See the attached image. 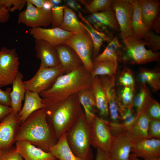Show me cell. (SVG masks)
I'll use <instances>...</instances> for the list:
<instances>
[{
  "label": "cell",
  "mask_w": 160,
  "mask_h": 160,
  "mask_svg": "<svg viewBox=\"0 0 160 160\" xmlns=\"http://www.w3.org/2000/svg\"><path fill=\"white\" fill-rule=\"evenodd\" d=\"M139 0L143 22L146 28L151 30L153 22L160 15V1L152 0Z\"/></svg>",
  "instance_id": "25"
},
{
  "label": "cell",
  "mask_w": 160,
  "mask_h": 160,
  "mask_svg": "<svg viewBox=\"0 0 160 160\" xmlns=\"http://www.w3.org/2000/svg\"><path fill=\"white\" fill-rule=\"evenodd\" d=\"M124 44V63L143 64L159 60V52H154L147 49L146 42L143 40L129 36L122 39Z\"/></svg>",
  "instance_id": "5"
},
{
  "label": "cell",
  "mask_w": 160,
  "mask_h": 160,
  "mask_svg": "<svg viewBox=\"0 0 160 160\" xmlns=\"http://www.w3.org/2000/svg\"><path fill=\"white\" fill-rule=\"evenodd\" d=\"M131 155L143 159L160 157V139H146L133 143Z\"/></svg>",
  "instance_id": "17"
},
{
  "label": "cell",
  "mask_w": 160,
  "mask_h": 160,
  "mask_svg": "<svg viewBox=\"0 0 160 160\" xmlns=\"http://www.w3.org/2000/svg\"><path fill=\"white\" fill-rule=\"evenodd\" d=\"M141 112L145 113L150 119L160 120V104L152 98L149 92Z\"/></svg>",
  "instance_id": "35"
},
{
  "label": "cell",
  "mask_w": 160,
  "mask_h": 160,
  "mask_svg": "<svg viewBox=\"0 0 160 160\" xmlns=\"http://www.w3.org/2000/svg\"><path fill=\"white\" fill-rule=\"evenodd\" d=\"M65 73L60 65L52 68L40 65L34 76L23 82L26 89L39 94L49 89L58 76Z\"/></svg>",
  "instance_id": "6"
},
{
  "label": "cell",
  "mask_w": 160,
  "mask_h": 160,
  "mask_svg": "<svg viewBox=\"0 0 160 160\" xmlns=\"http://www.w3.org/2000/svg\"><path fill=\"white\" fill-rule=\"evenodd\" d=\"M1 152H2V150L0 149V156L1 155Z\"/></svg>",
  "instance_id": "55"
},
{
  "label": "cell",
  "mask_w": 160,
  "mask_h": 160,
  "mask_svg": "<svg viewBox=\"0 0 160 160\" xmlns=\"http://www.w3.org/2000/svg\"><path fill=\"white\" fill-rule=\"evenodd\" d=\"M23 74L19 72L12 83L10 94L11 107L14 113L18 114L22 108V101L24 100L26 91L23 81Z\"/></svg>",
  "instance_id": "28"
},
{
  "label": "cell",
  "mask_w": 160,
  "mask_h": 160,
  "mask_svg": "<svg viewBox=\"0 0 160 160\" xmlns=\"http://www.w3.org/2000/svg\"><path fill=\"white\" fill-rule=\"evenodd\" d=\"M25 140L43 151L49 152L57 142L47 119L45 109L37 110L31 114L18 129L16 141Z\"/></svg>",
  "instance_id": "2"
},
{
  "label": "cell",
  "mask_w": 160,
  "mask_h": 160,
  "mask_svg": "<svg viewBox=\"0 0 160 160\" xmlns=\"http://www.w3.org/2000/svg\"><path fill=\"white\" fill-rule=\"evenodd\" d=\"M79 17L85 23L80 21L81 25L89 34L92 40L94 48L92 57L94 59L99 55L103 41L108 43L112 39L104 33L96 29L83 15H80Z\"/></svg>",
  "instance_id": "26"
},
{
  "label": "cell",
  "mask_w": 160,
  "mask_h": 160,
  "mask_svg": "<svg viewBox=\"0 0 160 160\" xmlns=\"http://www.w3.org/2000/svg\"><path fill=\"white\" fill-rule=\"evenodd\" d=\"M17 151L23 160H53L55 159L49 152L45 151L25 140L16 141Z\"/></svg>",
  "instance_id": "21"
},
{
  "label": "cell",
  "mask_w": 160,
  "mask_h": 160,
  "mask_svg": "<svg viewBox=\"0 0 160 160\" xmlns=\"http://www.w3.org/2000/svg\"><path fill=\"white\" fill-rule=\"evenodd\" d=\"M79 102L83 107L87 119L91 122L97 112L92 88L84 89L77 93Z\"/></svg>",
  "instance_id": "29"
},
{
  "label": "cell",
  "mask_w": 160,
  "mask_h": 160,
  "mask_svg": "<svg viewBox=\"0 0 160 160\" xmlns=\"http://www.w3.org/2000/svg\"><path fill=\"white\" fill-rule=\"evenodd\" d=\"M53 160H58V159H54Z\"/></svg>",
  "instance_id": "56"
},
{
  "label": "cell",
  "mask_w": 160,
  "mask_h": 160,
  "mask_svg": "<svg viewBox=\"0 0 160 160\" xmlns=\"http://www.w3.org/2000/svg\"><path fill=\"white\" fill-rule=\"evenodd\" d=\"M47 122L57 139L76 123L83 112L77 93L62 101L42 98Z\"/></svg>",
  "instance_id": "1"
},
{
  "label": "cell",
  "mask_w": 160,
  "mask_h": 160,
  "mask_svg": "<svg viewBox=\"0 0 160 160\" xmlns=\"http://www.w3.org/2000/svg\"><path fill=\"white\" fill-rule=\"evenodd\" d=\"M133 107L119 108V112L121 122L120 127L122 132L129 129L136 120L137 116L133 110Z\"/></svg>",
  "instance_id": "36"
},
{
  "label": "cell",
  "mask_w": 160,
  "mask_h": 160,
  "mask_svg": "<svg viewBox=\"0 0 160 160\" xmlns=\"http://www.w3.org/2000/svg\"><path fill=\"white\" fill-rule=\"evenodd\" d=\"M12 89L8 87L5 90L0 87V104L4 106L11 107L10 94Z\"/></svg>",
  "instance_id": "43"
},
{
  "label": "cell",
  "mask_w": 160,
  "mask_h": 160,
  "mask_svg": "<svg viewBox=\"0 0 160 160\" xmlns=\"http://www.w3.org/2000/svg\"><path fill=\"white\" fill-rule=\"evenodd\" d=\"M26 1L25 9L21 11L18 16L17 22L31 28L47 27L51 24V11L39 9Z\"/></svg>",
  "instance_id": "11"
},
{
  "label": "cell",
  "mask_w": 160,
  "mask_h": 160,
  "mask_svg": "<svg viewBox=\"0 0 160 160\" xmlns=\"http://www.w3.org/2000/svg\"><path fill=\"white\" fill-rule=\"evenodd\" d=\"M64 43L74 50L81 59L86 70L91 74L93 70L92 56L94 46L89 34L87 31L74 33Z\"/></svg>",
  "instance_id": "7"
},
{
  "label": "cell",
  "mask_w": 160,
  "mask_h": 160,
  "mask_svg": "<svg viewBox=\"0 0 160 160\" xmlns=\"http://www.w3.org/2000/svg\"><path fill=\"white\" fill-rule=\"evenodd\" d=\"M49 152L59 160H83L76 156L72 152L67 143L65 132L50 148Z\"/></svg>",
  "instance_id": "30"
},
{
  "label": "cell",
  "mask_w": 160,
  "mask_h": 160,
  "mask_svg": "<svg viewBox=\"0 0 160 160\" xmlns=\"http://www.w3.org/2000/svg\"><path fill=\"white\" fill-rule=\"evenodd\" d=\"M9 11L6 7L0 9V23L7 22L10 17Z\"/></svg>",
  "instance_id": "46"
},
{
  "label": "cell",
  "mask_w": 160,
  "mask_h": 160,
  "mask_svg": "<svg viewBox=\"0 0 160 160\" xmlns=\"http://www.w3.org/2000/svg\"><path fill=\"white\" fill-rule=\"evenodd\" d=\"M115 75L111 76H100V81L105 92L108 104L110 121L115 123L121 122L117 95L115 88Z\"/></svg>",
  "instance_id": "14"
},
{
  "label": "cell",
  "mask_w": 160,
  "mask_h": 160,
  "mask_svg": "<svg viewBox=\"0 0 160 160\" xmlns=\"http://www.w3.org/2000/svg\"><path fill=\"white\" fill-rule=\"evenodd\" d=\"M134 7L132 20L133 36L143 40L148 47L155 46L158 42L160 36L145 26L142 20L139 0H131Z\"/></svg>",
  "instance_id": "13"
},
{
  "label": "cell",
  "mask_w": 160,
  "mask_h": 160,
  "mask_svg": "<svg viewBox=\"0 0 160 160\" xmlns=\"http://www.w3.org/2000/svg\"><path fill=\"white\" fill-rule=\"evenodd\" d=\"M124 56V46L117 36L113 37L101 54L93 59L92 61L100 62L111 60L123 63Z\"/></svg>",
  "instance_id": "24"
},
{
  "label": "cell",
  "mask_w": 160,
  "mask_h": 160,
  "mask_svg": "<svg viewBox=\"0 0 160 160\" xmlns=\"http://www.w3.org/2000/svg\"><path fill=\"white\" fill-rule=\"evenodd\" d=\"M133 143L125 132L114 135L109 152L112 160H131Z\"/></svg>",
  "instance_id": "18"
},
{
  "label": "cell",
  "mask_w": 160,
  "mask_h": 160,
  "mask_svg": "<svg viewBox=\"0 0 160 160\" xmlns=\"http://www.w3.org/2000/svg\"><path fill=\"white\" fill-rule=\"evenodd\" d=\"M160 139V120L150 119L149 123L148 139Z\"/></svg>",
  "instance_id": "41"
},
{
  "label": "cell",
  "mask_w": 160,
  "mask_h": 160,
  "mask_svg": "<svg viewBox=\"0 0 160 160\" xmlns=\"http://www.w3.org/2000/svg\"><path fill=\"white\" fill-rule=\"evenodd\" d=\"M20 62L15 48L2 47L0 50V87L12 84L19 72Z\"/></svg>",
  "instance_id": "8"
},
{
  "label": "cell",
  "mask_w": 160,
  "mask_h": 160,
  "mask_svg": "<svg viewBox=\"0 0 160 160\" xmlns=\"http://www.w3.org/2000/svg\"><path fill=\"white\" fill-rule=\"evenodd\" d=\"M65 5L54 6L51 10V28H59L64 16Z\"/></svg>",
  "instance_id": "39"
},
{
  "label": "cell",
  "mask_w": 160,
  "mask_h": 160,
  "mask_svg": "<svg viewBox=\"0 0 160 160\" xmlns=\"http://www.w3.org/2000/svg\"><path fill=\"white\" fill-rule=\"evenodd\" d=\"M0 160H23L17 151L15 146L2 150Z\"/></svg>",
  "instance_id": "42"
},
{
  "label": "cell",
  "mask_w": 160,
  "mask_h": 160,
  "mask_svg": "<svg viewBox=\"0 0 160 160\" xmlns=\"http://www.w3.org/2000/svg\"><path fill=\"white\" fill-rule=\"evenodd\" d=\"M93 71L91 74L93 78L96 76H111L115 75L118 67L117 62L111 60L100 62L92 61Z\"/></svg>",
  "instance_id": "32"
},
{
  "label": "cell",
  "mask_w": 160,
  "mask_h": 160,
  "mask_svg": "<svg viewBox=\"0 0 160 160\" xmlns=\"http://www.w3.org/2000/svg\"><path fill=\"white\" fill-rule=\"evenodd\" d=\"M27 1L37 8L42 9L45 0H27Z\"/></svg>",
  "instance_id": "50"
},
{
  "label": "cell",
  "mask_w": 160,
  "mask_h": 160,
  "mask_svg": "<svg viewBox=\"0 0 160 160\" xmlns=\"http://www.w3.org/2000/svg\"><path fill=\"white\" fill-rule=\"evenodd\" d=\"M139 79L141 84L150 85L155 91L160 89V73L144 68H141Z\"/></svg>",
  "instance_id": "33"
},
{
  "label": "cell",
  "mask_w": 160,
  "mask_h": 160,
  "mask_svg": "<svg viewBox=\"0 0 160 160\" xmlns=\"http://www.w3.org/2000/svg\"><path fill=\"white\" fill-rule=\"evenodd\" d=\"M65 31L74 33L85 32L74 11L65 5L62 23L59 27Z\"/></svg>",
  "instance_id": "31"
},
{
  "label": "cell",
  "mask_w": 160,
  "mask_h": 160,
  "mask_svg": "<svg viewBox=\"0 0 160 160\" xmlns=\"http://www.w3.org/2000/svg\"><path fill=\"white\" fill-rule=\"evenodd\" d=\"M95 160H112L109 152L97 149Z\"/></svg>",
  "instance_id": "45"
},
{
  "label": "cell",
  "mask_w": 160,
  "mask_h": 160,
  "mask_svg": "<svg viewBox=\"0 0 160 160\" xmlns=\"http://www.w3.org/2000/svg\"><path fill=\"white\" fill-rule=\"evenodd\" d=\"M130 159L131 160H160V157L151 159H144L133 156L130 155Z\"/></svg>",
  "instance_id": "52"
},
{
  "label": "cell",
  "mask_w": 160,
  "mask_h": 160,
  "mask_svg": "<svg viewBox=\"0 0 160 160\" xmlns=\"http://www.w3.org/2000/svg\"><path fill=\"white\" fill-rule=\"evenodd\" d=\"M92 88L94 95L97 112L103 118L109 116L108 104L106 95L99 77L93 79Z\"/></svg>",
  "instance_id": "27"
},
{
  "label": "cell",
  "mask_w": 160,
  "mask_h": 160,
  "mask_svg": "<svg viewBox=\"0 0 160 160\" xmlns=\"http://www.w3.org/2000/svg\"><path fill=\"white\" fill-rule=\"evenodd\" d=\"M34 42L36 56L41 60L40 65L52 68L60 65L55 47L41 40L35 39Z\"/></svg>",
  "instance_id": "19"
},
{
  "label": "cell",
  "mask_w": 160,
  "mask_h": 160,
  "mask_svg": "<svg viewBox=\"0 0 160 160\" xmlns=\"http://www.w3.org/2000/svg\"><path fill=\"white\" fill-rule=\"evenodd\" d=\"M160 18L159 16L153 22L151 27V30H153L155 33L159 34L160 33Z\"/></svg>",
  "instance_id": "49"
},
{
  "label": "cell",
  "mask_w": 160,
  "mask_h": 160,
  "mask_svg": "<svg viewBox=\"0 0 160 160\" xmlns=\"http://www.w3.org/2000/svg\"><path fill=\"white\" fill-rule=\"evenodd\" d=\"M149 92L146 84H141L140 90L133 100V106L136 108L137 116L141 111Z\"/></svg>",
  "instance_id": "38"
},
{
  "label": "cell",
  "mask_w": 160,
  "mask_h": 160,
  "mask_svg": "<svg viewBox=\"0 0 160 160\" xmlns=\"http://www.w3.org/2000/svg\"><path fill=\"white\" fill-rule=\"evenodd\" d=\"M93 79L82 65L70 73L58 76L50 87L39 94L43 99L63 100L81 90L91 88Z\"/></svg>",
  "instance_id": "3"
},
{
  "label": "cell",
  "mask_w": 160,
  "mask_h": 160,
  "mask_svg": "<svg viewBox=\"0 0 160 160\" xmlns=\"http://www.w3.org/2000/svg\"><path fill=\"white\" fill-rule=\"evenodd\" d=\"M51 1L54 6H60L61 3L62 1L61 0H51Z\"/></svg>",
  "instance_id": "53"
},
{
  "label": "cell",
  "mask_w": 160,
  "mask_h": 160,
  "mask_svg": "<svg viewBox=\"0 0 160 160\" xmlns=\"http://www.w3.org/2000/svg\"><path fill=\"white\" fill-rule=\"evenodd\" d=\"M67 7L76 11L77 12H80L79 10L81 9V6L75 0H65Z\"/></svg>",
  "instance_id": "48"
},
{
  "label": "cell",
  "mask_w": 160,
  "mask_h": 160,
  "mask_svg": "<svg viewBox=\"0 0 160 160\" xmlns=\"http://www.w3.org/2000/svg\"><path fill=\"white\" fill-rule=\"evenodd\" d=\"M135 122L125 132L134 143L148 139V131L150 118L144 113L141 112L137 116Z\"/></svg>",
  "instance_id": "22"
},
{
  "label": "cell",
  "mask_w": 160,
  "mask_h": 160,
  "mask_svg": "<svg viewBox=\"0 0 160 160\" xmlns=\"http://www.w3.org/2000/svg\"><path fill=\"white\" fill-rule=\"evenodd\" d=\"M94 27L110 37L112 35L108 29V27L116 31H119V27L113 11L109 10L92 13L87 19Z\"/></svg>",
  "instance_id": "16"
},
{
  "label": "cell",
  "mask_w": 160,
  "mask_h": 160,
  "mask_svg": "<svg viewBox=\"0 0 160 160\" xmlns=\"http://www.w3.org/2000/svg\"><path fill=\"white\" fill-rule=\"evenodd\" d=\"M24 104L18 114L22 123L34 111L45 108L39 93L26 89Z\"/></svg>",
  "instance_id": "23"
},
{
  "label": "cell",
  "mask_w": 160,
  "mask_h": 160,
  "mask_svg": "<svg viewBox=\"0 0 160 160\" xmlns=\"http://www.w3.org/2000/svg\"><path fill=\"white\" fill-rule=\"evenodd\" d=\"M91 124L84 111L74 124L66 132L68 145L73 154L83 160H93L91 148Z\"/></svg>",
  "instance_id": "4"
},
{
  "label": "cell",
  "mask_w": 160,
  "mask_h": 160,
  "mask_svg": "<svg viewBox=\"0 0 160 160\" xmlns=\"http://www.w3.org/2000/svg\"><path fill=\"white\" fill-rule=\"evenodd\" d=\"M113 1L93 0L88 4L83 0L79 1L85 5L89 11L92 14L111 9V6Z\"/></svg>",
  "instance_id": "37"
},
{
  "label": "cell",
  "mask_w": 160,
  "mask_h": 160,
  "mask_svg": "<svg viewBox=\"0 0 160 160\" xmlns=\"http://www.w3.org/2000/svg\"><path fill=\"white\" fill-rule=\"evenodd\" d=\"M111 8L119 25L121 38L122 39L128 36H133L132 20L134 7L131 0H113Z\"/></svg>",
  "instance_id": "10"
},
{
  "label": "cell",
  "mask_w": 160,
  "mask_h": 160,
  "mask_svg": "<svg viewBox=\"0 0 160 160\" xmlns=\"http://www.w3.org/2000/svg\"><path fill=\"white\" fill-rule=\"evenodd\" d=\"M5 0H0V9L6 7Z\"/></svg>",
  "instance_id": "54"
},
{
  "label": "cell",
  "mask_w": 160,
  "mask_h": 160,
  "mask_svg": "<svg viewBox=\"0 0 160 160\" xmlns=\"http://www.w3.org/2000/svg\"><path fill=\"white\" fill-rule=\"evenodd\" d=\"M28 31L35 39L44 41L55 47L64 43L70 36L74 33L65 31L60 28H31Z\"/></svg>",
  "instance_id": "15"
},
{
  "label": "cell",
  "mask_w": 160,
  "mask_h": 160,
  "mask_svg": "<svg viewBox=\"0 0 160 160\" xmlns=\"http://www.w3.org/2000/svg\"><path fill=\"white\" fill-rule=\"evenodd\" d=\"M53 6L51 0H45L43 7L42 9L48 11H51Z\"/></svg>",
  "instance_id": "51"
},
{
  "label": "cell",
  "mask_w": 160,
  "mask_h": 160,
  "mask_svg": "<svg viewBox=\"0 0 160 160\" xmlns=\"http://www.w3.org/2000/svg\"><path fill=\"white\" fill-rule=\"evenodd\" d=\"M26 4V0H13L12 6L9 10L10 12L21 10Z\"/></svg>",
  "instance_id": "44"
},
{
  "label": "cell",
  "mask_w": 160,
  "mask_h": 160,
  "mask_svg": "<svg viewBox=\"0 0 160 160\" xmlns=\"http://www.w3.org/2000/svg\"><path fill=\"white\" fill-rule=\"evenodd\" d=\"M12 111L11 107L4 106L0 104V121Z\"/></svg>",
  "instance_id": "47"
},
{
  "label": "cell",
  "mask_w": 160,
  "mask_h": 160,
  "mask_svg": "<svg viewBox=\"0 0 160 160\" xmlns=\"http://www.w3.org/2000/svg\"><path fill=\"white\" fill-rule=\"evenodd\" d=\"M119 84L122 87L134 86L135 80L132 71L127 67H124L119 76Z\"/></svg>",
  "instance_id": "40"
},
{
  "label": "cell",
  "mask_w": 160,
  "mask_h": 160,
  "mask_svg": "<svg viewBox=\"0 0 160 160\" xmlns=\"http://www.w3.org/2000/svg\"><path fill=\"white\" fill-rule=\"evenodd\" d=\"M55 47L60 65L65 73H70L83 65L79 57L69 46L63 43Z\"/></svg>",
  "instance_id": "20"
},
{
  "label": "cell",
  "mask_w": 160,
  "mask_h": 160,
  "mask_svg": "<svg viewBox=\"0 0 160 160\" xmlns=\"http://www.w3.org/2000/svg\"><path fill=\"white\" fill-rule=\"evenodd\" d=\"M91 124V146L110 152L113 136L108 121L96 116L92 121Z\"/></svg>",
  "instance_id": "9"
},
{
  "label": "cell",
  "mask_w": 160,
  "mask_h": 160,
  "mask_svg": "<svg viewBox=\"0 0 160 160\" xmlns=\"http://www.w3.org/2000/svg\"><path fill=\"white\" fill-rule=\"evenodd\" d=\"M22 122L18 114L13 111L0 121V149L14 146L19 128Z\"/></svg>",
  "instance_id": "12"
},
{
  "label": "cell",
  "mask_w": 160,
  "mask_h": 160,
  "mask_svg": "<svg viewBox=\"0 0 160 160\" xmlns=\"http://www.w3.org/2000/svg\"><path fill=\"white\" fill-rule=\"evenodd\" d=\"M135 94V86L123 87L117 95L119 108L133 107Z\"/></svg>",
  "instance_id": "34"
}]
</instances>
